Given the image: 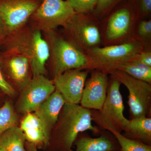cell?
I'll return each instance as SVG.
<instances>
[{"mask_svg": "<svg viewBox=\"0 0 151 151\" xmlns=\"http://www.w3.org/2000/svg\"><path fill=\"white\" fill-rule=\"evenodd\" d=\"M92 121L91 110L79 104L65 103L54 134L50 135L45 149L49 151H72L74 142L80 133L90 131L94 135L100 134L101 130L92 125Z\"/></svg>", "mask_w": 151, "mask_h": 151, "instance_id": "6da1fadb", "label": "cell"}, {"mask_svg": "<svg viewBox=\"0 0 151 151\" xmlns=\"http://www.w3.org/2000/svg\"><path fill=\"white\" fill-rule=\"evenodd\" d=\"M12 50L29 59L33 77L45 75L49 52L40 31L28 23L9 33L0 45V51Z\"/></svg>", "mask_w": 151, "mask_h": 151, "instance_id": "7a4b0ae2", "label": "cell"}, {"mask_svg": "<svg viewBox=\"0 0 151 151\" xmlns=\"http://www.w3.org/2000/svg\"><path fill=\"white\" fill-rule=\"evenodd\" d=\"M49 49L48 60L52 79L66 70H86L87 55L67 40L58 29L42 32Z\"/></svg>", "mask_w": 151, "mask_h": 151, "instance_id": "3957f363", "label": "cell"}, {"mask_svg": "<svg viewBox=\"0 0 151 151\" xmlns=\"http://www.w3.org/2000/svg\"><path fill=\"white\" fill-rule=\"evenodd\" d=\"M139 40H133L121 44L94 47L86 55L88 63L86 70H97L107 74L118 69L120 65L135 59L144 50Z\"/></svg>", "mask_w": 151, "mask_h": 151, "instance_id": "277c9868", "label": "cell"}, {"mask_svg": "<svg viewBox=\"0 0 151 151\" xmlns=\"http://www.w3.org/2000/svg\"><path fill=\"white\" fill-rule=\"evenodd\" d=\"M121 83L111 75L107 96L101 110H91L92 121L101 131L122 133L129 120L124 115V105L120 92Z\"/></svg>", "mask_w": 151, "mask_h": 151, "instance_id": "5b68a950", "label": "cell"}, {"mask_svg": "<svg viewBox=\"0 0 151 151\" xmlns=\"http://www.w3.org/2000/svg\"><path fill=\"white\" fill-rule=\"evenodd\" d=\"M94 17L90 14L75 13L60 31L67 40L86 54L99 47L101 42L100 30Z\"/></svg>", "mask_w": 151, "mask_h": 151, "instance_id": "8992f818", "label": "cell"}, {"mask_svg": "<svg viewBox=\"0 0 151 151\" xmlns=\"http://www.w3.org/2000/svg\"><path fill=\"white\" fill-rule=\"evenodd\" d=\"M75 13L65 0H43L27 23L41 32L57 29L63 27Z\"/></svg>", "mask_w": 151, "mask_h": 151, "instance_id": "52a82bcc", "label": "cell"}, {"mask_svg": "<svg viewBox=\"0 0 151 151\" xmlns=\"http://www.w3.org/2000/svg\"><path fill=\"white\" fill-rule=\"evenodd\" d=\"M111 75L128 89V104L131 119L151 117V84L133 78L119 69L114 70Z\"/></svg>", "mask_w": 151, "mask_h": 151, "instance_id": "ba28073f", "label": "cell"}, {"mask_svg": "<svg viewBox=\"0 0 151 151\" xmlns=\"http://www.w3.org/2000/svg\"><path fill=\"white\" fill-rule=\"evenodd\" d=\"M0 69L6 81L21 90L33 77L29 59L15 50L0 51Z\"/></svg>", "mask_w": 151, "mask_h": 151, "instance_id": "9c48e42d", "label": "cell"}, {"mask_svg": "<svg viewBox=\"0 0 151 151\" xmlns=\"http://www.w3.org/2000/svg\"><path fill=\"white\" fill-rule=\"evenodd\" d=\"M55 90L52 80L45 75L33 76L21 90L19 110L23 113L35 112Z\"/></svg>", "mask_w": 151, "mask_h": 151, "instance_id": "30bf717a", "label": "cell"}, {"mask_svg": "<svg viewBox=\"0 0 151 151\" xmlns=\"http://www.w3.org/2000/svg\"><path fill=\"white\" fill-rule=\"evenodd\" d=\"M43 0H0V17L9 33L27 22Z\"/></svg>", "mask_w": 151, "mask_h": 151, "instance_id": "8fae6325", "label": "cell"}, {"mask_svg": "<svg viewBox=\"0 0 151 151\" xmlns=\"http://www.w3.org/2000/svg\"><path fill=\"white\" fill-rule=\"evenodd\" d=\"M89 71L83 69H70L52 79L55 90L62 95L65 103H80Z\"/></svg>", "mask_w": 151, "mask_h": 151, "instance_id": "7c38bea8", "label": "cell"}, {"mask_svg": "<svg viewBox=\"0 0 151 151\" xmlns=\"http://www.w3.org/2000/svg\"><path fill=\"white\" fill-rule=\"evenodd\" d=\"M109 81L108 74L91 70L90 77L84 85L80 105L89 110H101L107 96Z\"/></svg>", "mask_w": 151, "mask_h": 151, "instance_id": "4fadbf2b", "label": "cell"}, {"mask_svg": "<svg viewBox=\"0 0 151 151\" xmlns=\"http://www.w3.org/2000/svg\"><path fill=\"white\" fill-rule=\"evenodd\" d=\"M137 11L132 0L114 11L108 19L106 39L113 42L127 36L132 29L133 19Z\"/></svg>", "mask_w": 151, "mask_h": 151, "instance_id": "5bb4252c", "label": "cell"}, {"mask_svg": "<svg viewBox=\"0 0 151 151\" xmlns=\"http://www.w3.org/2000/svg\"><path fill=\"white\" fill-rule=\"evenodd\" d=\"M73 145L75 151H120L117 139L110 132L102 130L99 137L92 138L86 132L80 133Z\"/></svg>", "mask_w": 151, "mask_h": 151, "instance_id": "9a60e30c", "label": "cell"}, {"mask_svg": "<svg viewBox=\"0 0 151 151\" xmlns=\"http://www.w3.org/2000/svg\"><path fill=\"white\" fill-rule=\"evenodd\" d=\"M65 100L59 92L55 90L35 111L43 125L49 138L58 120Z\"/></svg>", "mask_w": 151, "mask_h": 151, "instance_id": "2e32d148", "label": "cell"}, {"mask_svg": "<svg viewBox=\"0 0 151 151\" xmlns=\"http://www.w3.org/2000/svg\"><path fill=\"white\" fill-rule=\"evenodd\" d=\"M20 128L24 134L27 142L35 145L37 149H45L49 138L40 119L35 113H27Z\"/></svg>", "mask_w": 151, "mask_h": 151, "instance_id": "e0dca14e", "label": "cell"}, {"mask_svg": "<svg viewBox=\"0 0 151 151\" xmlns=\"http://www.w3.org/2000/svg\"><path fill=\"white\" fill-rule=\"evenodd\" d=\"M123 131L126 137L151 146V117L131 119Z\"/></svg>", "mask_w": 151, "mask_h": 151, "instance_id": "ac0fdd59", "label": "cell"}, {"mask_svg": "<svg viewBox=\"0 0 151 151\" xmlns=\"http://www.w3.org/2000/svg\"><path fill=\"white\" fill-rule=\"evenodd\" d=\"M24 134L15 126L0 134V147L5 151H27Z\"/></svg>", "mask_w": 151, "mask_h": 151, "instance_id": "d6986e66", "label": "cell"}, {"mask_svg": "<svg viewBox=\"0 0 151 151\" xmlns=\"http://www.w3.org/2000/svg\"><path fill=\"white\" fill-rule=\"evenodd\" d=\"M139 80L151 84V67L133 60L122 64L118 69Z\"/></svg>", "mask_w": 151, "mask_h": 151, "instance_id": "ffe728a7", "label": "cell"}, {"mask_svg": "<svg viewBox=\"0 0 151 151\" xmlns=\"http://www.w3.org/2000/svg\"><path fill=\"white\" fill-rule=\"evenodd\" d=\"M16 114L11 102L6 100L0 107V134L12 127L17 126Z\"/></svg>", "mask_w": 151, "mask_h": 151, "instance_id": "44dd1931", "label": "cell"}, {"mask_svg": "<svg viewBox=\"0 0 151 151\" xmlns=\"http://www.w3.org/2000/svg\"><path fill=\"white\" fill-rule=\"evenodd\" d=\"M110 132L117 139L120 145V151H151V145L126 137L122 133L114 131Z\"/></svg>", "mask_w": 151, "mask_h": 151, "instance_id": "7402d4cb", "label": "cell"}, {"mask_svg": "<svg viewBox=\"0 0 151 151\" xmlns=\"http://www.w3.org/2000/svg\"><path fill=\"white\" fill-rule=\"evenodd\" d=\"M75 13L91 14L93 12L98 0H65Z\"/></svg>", "mask_w": 151, "mask_h": 151, "instance_id": "603a6c76", "label": "cell"}, {"mask_svg": "<svg viewBox=\"0 0 151 151\" xmlns=\"http://www.w3.org/2000/svg\"><path fill=\"white\" fill-rule=\"evenodd\" d=\"M122 0H98L93 11L95 17H102L112 11Z\"/></svg>", "mask_w": 151, "mask_h": 151, "instance_id": "cb8c5ba5", "label": "cell"}, {"mask_svg": "<svg viewBox=\"0 0 151 151\" xmlns=\"http://www.w3.org/2000/svg\"><path fill=\"white\" fill-rule=\"evenodd\" d=\"M138 35L142 38L150 37L151 35V20L142 21L141 22L138 29Z\"/></svg>", "mask_w": 151, "mask_h": 151, "instance_id": "d4e9b609", "label": "cell"}, {"mask_svg": "<svg viewBox=\"0 0 151 151\" xmlns=\"http://www.w3.org/2000/svg\"><path fill=\"white\" fill-rule=\"evenodd\" d=\"M0 89L6 95L13 97L16 93L15 90L6 81L0 69Z\"/></svg>", "mask_w": 151, "mask_h": 151, "instance_id": "484cf974", "label": "cell"}, {"mask_svg": "<svg viewBox=\"0 0 151 151\" xmlns=\"http://www.w3.org/2000/svg\"><path fill=\"white\" fill-rule=\"evenodd\" d=\"M134 60L142 64L151 67V52L150 51L143 50L136 56Z\"/></svg>", "mask_w": 151, "mask_h": 151, "instance_id": "4316f807", "label": "cell"}, {"mask_svg": "<svg viewBox=\"0 0 151 151\" xmlns=\"http://www.w3.org/2000/svg\"><path fill=\"white\" fill-rule=\"evenodd\" d=\"M137 9L142 14H149L151 12V0H138Z\"/></svg>", "mask_w": 151, "mask_h": 151, "instance_id": "83f0119b", "label": "cell"}, {"mask_svg": "<svg viewBox=\"0 0 151 151\" xmlns=\"http://www.w3.org/2000/svg\"><path fill=\"white\" fill-rule=\"evenodd\" d=\"M9 33L8 30L6 25L0 17V45Z\"/></svg>", "mask_w": 151, "mask_h": 151, "instance_id": "f1b7e54d", "label": "cell"}, {"mask_svg": "<svg viewBox=\"0 0 151 151\" xmlns=\"http://www.w3.org/2000/svg\"><path fill=\"white\" fill-rule=\"evenodd\" d=\"M25 147L27 151H38L37 148L34 144L26 142Z\"/></svg>", "mask_w": 151, "mask_h": 151, "instance_id": "f546056e", "label": "cell"}, {"mask_svg": "<svg viewBox=\"0 0 151 151\" xmlns=\"http://www.w3.org/2000/svg\"><path fill=\"white\" fill-rule=\"evenodd\" d=\"M4 94H5L0 89V105H1V104L2 103L3 95H4Z\"/></svg>", "mask_w": 151, "mask_h": 151, "instance_id": "4dcf8cb0", "label": "cell"}, {"mask_svg": "<svg viewBox=\"0 0 151 151\" xmlns=\"http://www.w3.org/2000/svg\"><path fill=\"white\" fill-rule=\"evenodd\" d=\"M0 151H5L1 147H0Z\"/></svg>", "mask_w": 151, "mask_h": 151, "instance_id": "1f68e13d", "label": "cell"}]
</instances>
